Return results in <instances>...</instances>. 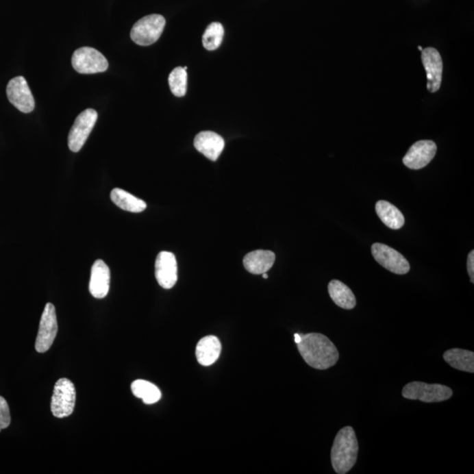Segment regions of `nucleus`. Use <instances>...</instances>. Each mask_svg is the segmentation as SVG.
<instances>
[{
	"label": "nucleus",
	"mask_w": 474,
	"mask_h": 474,
	"mask_svg": "<svg viewBox=\"0 0 474 474\" xmlns=\"http://www.w3.org/2000/svg\"><path fill=\"white\" fill-rule=\"evenodd\" d=\"M297 347L305 363L314 369H329L335 366L339 360L338 349L323 334L310 333L301 335Z\"/></svg>",
	"instance_id": "1"
},
{
	"label": "nucleus",
	"mask_w": 474,
	"mask_h": 474,
	"mask_svg": "<svg viewBox=\"0 0 474 474\" xmlns=\"http://www.w3.org/2000/svg\"><path fill=\"white\" fill-rule=\"evenodd\" d=\"M358 442L353 428L345 427L336 436L332 449V462L335 472L345 474L357 463Z\"/></svg>",
	"instance_id": "2"
},
{
	"label": "nucleus",
	"mask_w": 474,
	"mask_h": 474,
	"mask_svg": "<svg viewBox=\"0 0 474 474\" xmlns=\"http://www.w3.org/2000/svg\"><path fill=\"white\" fill-rule=\"evenodd\" d=\"M453 392L447 386L428 384L421 382L408 383L402 389V396L408 400H419L426 403L442 402L451 398Z\"/></svg>",
	"instance_id": "3"
},
{
	"label": "nucleus",
	"mask_w": 474,
	"mask_h": 474,
	"mask_svg": "<svg viewBox=\"0 0 474 474\" xmlns=\"http://www.w3.org/2000/svg\"><path fill=\"white\" fill-rule=\"evenodd\" d=\"M164 27L165 18L162 15H148L134 25L130 33L131 39L140 46L151 45L160 38Z\"/></svg>",
	"instance_id": "4"
},
{
	"label": "nucleus",
	"mask_w": 474,
	"mask_h": 474,
	"mask_svg": "<svg viewBox=\"0 0 474 474\" xmlns=\"http://www.w3.org/2000/svg\"><path fill=\"white\" fill-rule=\"evenodd\" d=\"M76 404V389L70 379H60L55 383L51 400V412L58 418L70 416Z\"/></svg>",
	"instance_id": "5"
},
{
	"label": "nucleus",
	"mask_w": 474,
	"mask_h": 474,
	"mask_svg": "<svg viewBox=\"0 0 474 474\" xmlns=\"http://www.w3.org/2000/svg\"><path fill=\"white\" fill-rule=\"evenodd\" d=\"M73 66L74 70L81 74H95L104 73L108 68L107 58L90 47H83L73 53Z\"/></svg>",
	"instance_id": "6"
},
{
	"label": "nucleus",
	"mask_w": 474,
	"mask_h": 474,
	"mask_svg": "<svg viewBox=\"0 0 474 474\" xmlns=\"http://www.w3.org/2000/svg\"><path fill=\"white\" fill-rule=\"evenodd\" d=\"M97 120L98 113L92 108L86 109L77 117L68 137V145L71 151L79 152L83 148Z\"/></svg>",
	"instance_id": "7"
},
{
	"label": "nucleus",
	"mask_w": 474,
	"mask_h": 474,
	"mask_svg": "<svg viewBox=\"0 0 474 474\" xmlns=\"http://www.w3.org/2000/svg\"><path fill=\"white\" fill-rule=\"evenodd\" d=\"M372 254L380 266L392 273L404 275L410 271V263L404 255L388 245L374 243L372 246Z\"/></svg>",
	"instance_id": "8"
},
{
	"label": "nucleus",
	"mask_w": 474,
	"mask_h": 474,
	"mask_svg": "<svg viewBox=\"0 0 474 474\" xmlns=\"http://www.w3.org/2000/svg\"><path fill=\"white\" fill-rule=\"evenodd\" d=\"M58 325L55 305L48 303L45 305L40 318L38 335L36 342V350L45 353L51 349L58 335Z\"/></svg>",
	"instance_id": "9"
},
{
	"label": "nucleus",
	"mask_w": 474,
	"mask_h": 474,
	"mask_svg": "<svg viewBox=\"0 0 474 474\" xmlns=\"http://www.w3.org/2000/svg\"><path fill=\"white\" fill-rule=\"evenodd\" d=\"M6 95L11 104L25 114L31 113L34 109V99L27 80L23 77H16L9 81Z\"/></svg>",
	"instance_id": "10"
},
{
	"label": "nucleus",
	"mask_w": 474,
	"mask_h": 474,
	"mask_svg": "<svg viewBox=\"0 0 474 474\" xmlns=\"http://www.w3.org/2000/svg\"><path fill=\"white\" fill-rule=\"evenodd\" d=\"M436 149L434 142L423 140L411 146L402 161L411 170L423 169L435 158Z\"/></svg>",
	"instance_id": "11"
},
{
	"label": "nucleus",
	"mask_w": 474,
	"mask_h": 474,
	"mask_svg": "<svg viewBox=\"0 0 474 474\" xmlns=\"http://www.w3.org/2000/svg\"><path fill=\"white\" fill-rule=\"evenodd\" d=\"M155 275L162 288H173L177 282V264L175 255L169 251L160 252L155 260Z\"/></svg>",
	"instance_id": "12"
},
{
	"label": "nucleus",
	"mask_w": 474,
	"mask_h": 474,
	"mask_svg": "<svg viewBox=\"0 0 474 474\" xmlns=\"http://www.w3.org/2000/svg\"><path fill=\"white\" fill-rule=\"evenodd\" d=\"M422 61L427 73V89L430 92L440 88L442 76V60L440 54L434 48H426L422 51Z\"/></svg>",
	"instance_id": "13"
},
{
	"label": "nucleus",
	"mask_w": 474,
	"mask_h": 474,
	"mask_svg": "<svg viewBox=\"0 0 474 474\" xmlns=\"http://www.w3.org/2000/svg\"><path fill=\"white\" fill-rule=\"evenodd\" d=\"M195 147L209 160L216 161L225 147V142L218 134L203 131L195 136Z\"/></svg>",
	"instance_id": "14"
},
{
	"label": "nucleus",
	"mask_w": 474,
	"mask_h": 474,
	"mask_svg": "<svg viewBox=\"0 0 474 474\" xmlns=\"http://www.w3.org/2000/svg\"><path fill=\"white\" fill-rule=\"evenodd\" d=\"M110 288V270L101 260L95 261L90 271L89 290L96 299H103L108 295Z\"/></svg>",
	"instance_id": "15"
},
{
	"label": "nucleus",
	"mask_w": 474,
	"mask_h": 474,
	"mask_svg": "<svg viewBox=\"0 0 474 474\" xmlns=\"http://www.w3.org/2000/svg\"><path fill=\"white\" fill-rule=\"evenodd\" d=\"M276 255L271 251L258 249L249 252L243 258L245 269L252 274H263L273 267Z\"/></svg>",
	"instance_id": "16"
},
{
	"label": "nucleus",
	"mask_w": 474,
	"mask_h": 474,
	"mask_svg": "<svg viewBox=\"0 0 474 474\" xmlns=\"http://www.w3.org/2000/svg\"><path fill=\"white\" fill-rule=\"evenodd\" d=\"M221 352L220 340L214 336L201 339L196 347V358L201 366H212L219 358Z\"/></svg>",
	"instance_id": "17"
},
{
	"label": "nucleus",
	"mask_w": 474,
	"mask_h": 474,
	"mask_svg": "<svg viewBox=\"0 0 474 474\" xmlns=\"http://www.w3.org/2000/svg\"><path fill=\"white\" fill-rule=\"evenodd\" d=\"M327 290H329L330 298L339 308L351 310L356 307L357 299L350 288L345 284L334 279L329 282Z\"/></svg>",
	"instance_id": "18"
},
{
	"label": "nucleus",
	"mask_w": 474,
	"mask_h": 474,
	"mask_svg": "<svg viewBox=\"0 0 474 474\" xmlns=\"http://www.w3.org/2000/svg\"><path fill=\"white\" fill-rule=\"evenodd\" d=\"M376 213L382 223L389 229L397 230L405 224V218L395 205L386 201H379L375 205Z\"/></svg>",
	"instance_id": "19"
},
{
	"label": "nucleus",
	"mask_w": 474,
	"mask_h": 474,
	"mask_svg": "<svg viewBox=\"0 0 474 474\" xmlns=\"http://www.w3.org/2000/svg\"><path fill=\"white\" fill-rule=\"evenodd\" d=\"M444 360L454 369L474 373V353L462 349H451L444 353Z\"/></svg>",
	"instance_id": "20"
},
{
	"label": "nucleus",
	"mask_w": 474,
	"mask_h": 474,
	"mask_svg": "<svg viewBox=\"0 0 474 474\" xmlns=\"http://www.w3.org/2000/svg\"><path fill=\"white\" fill-rule=\"evenodd\" d=\"M111 199L117 207L131 213H141L147 208V204L142 199L121 188H114L111 192Z\"/></svg>",
	"instance_id": "21"
},
{
	"label": "nucleus",
	"mask_w": 474,
	"mask_h": 474,
	"mask_svg": "<svg viewBox=\"0 0 474 474\" xmlns=\"http://www.w3.org/2000/svg\"><path fill=\"white\" fill-rule=\"evenodd\" d=\"M133 395L142 399L145 404L151 405L160 401L162 394L157 386L143 379H137L131 385Z\"/></svg>",
	"instance_id": "22"
},
{
	"label": "nucleus",
	"mask_w": 474,
	"mask_h": 474,
	"mask_svg": "<svg viewBox=\"0 0 474 474\" xmlns=\"http://www.w3.org/2000/svg\"><path fill=\"white\" fill-rule=\"evenodd\" d=\"M224 36V29L223 25L219 23H213L208 25L205 29L202 42L208 51H215L219 48L223 42Z\"/></svg>",
	"instance_id": "23"
},
{
	"label": "nucleus",
	"mask_w": 474,
	"mask_h": 474,
	"mask_svg": "<svg viewBox=\"0 0 474 474\" xmlns=\"http://www.w3.org/2000/svg\"><path fill=\"white\" fill-rule=\"evenodd\" d=\"M169 86L171 92L177 97L186 95L187 90V73L184 67H177L171 71L169 76Z\"/></svg>",
	"instance_id": "24"
},
{
	"label": "nucleus",
	"mask_w": 474,
	"mask_h": 474,
	"mask_svg": "<svg viewBox=\"0 0 474 474\" xmlns=\"http://www.w3.org/2000/svg\"><path fill=\"white\" fill-rule=\"evenodd\" d=\"M11 423V414L8 402L0 396V429L8 428Z\"/></svg>",
	"instance_id": "25"
},
{
	"label": "nucleus",
	"mask_w": 474,
	"mask_h": 474,
	"mask_svg": "<svg viewBox=\"0 0 474 474\" xmlns=\"http://www.w3.org/2000/svg\"><path fill=\"white\" fill-rule=\"evenodd\" d=\"M467 271L471 279V282L474 283V251H472L469 255L467 260Z\"/></svg>",
	"instance_id": "26"
},
{
	"label": "nucleus",
	"mask_w": 474,
	"mask_h": 474,
	"mask_svg": "<svg viewBox=\"0 0 474 474\" xmlns=\"http://www.w3.org/2000/svg\"><path fill=\"white\" fill-rule=\"evenodd\" d=\"M301 334H295V341L296 344H298L299 341H301Z\"/></svg>",
	"instance_id": "27"
},
{
	"label": "nucleus",
	"mask_w": 474,
	"mask_h": 474,
	"mask_svg": "<svg viewBox=\"0 0 474 474\" xmlns=\"http://www.w3.org/2000/svg\"><path fill=\"white\" fill-rule=\"evenodd\" d=\"M262 276H263L264 279H268V275L266 273L262 274Z\"/></svg>",
	"instance_id": "28"
},
{
	"label": "nucleus",
	"mask_w": 474,
	"mask_h": 474,
	"mask_svg": "<svg viewBox=\"0 0 474 474\" xmlns=\"http://www.w3.org/2000/svg\"><path fill=\"white\" fill-rule=\"evenodd\" d=\"M418 49H419V51H423V48L421 46H418Z\"/></svg>",
	"instance_id": "29"
},
{
	"label": "nucleus",
	"mask_w": 474,
	"mask_h": 474,
	"mask_svg": "<svg viewBox=\"0 0 474 474\" xmlns=\"http://www.w3.org/2000/svg\"><path fill=\"white\" fill-rule=\"evenodd\" d=\"M1 430H2V429H0V432H1Z\"/></svg>",
	"instance_id": "30"
}]
</instances>
